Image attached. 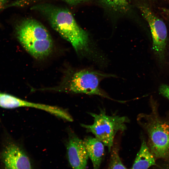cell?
<instances>
[{"label": "cell", "mask_w": 169, "mask_h": 169, "mask_svg": "<svg viewBox=\"0 0 169 169\" xmlns=\"http://www.w3.org/2000/svg\"><path fill=\"white\" fill-rule=\"evenodd\" d=\"M159 93L169 100V85L163 84L159 87Z\"/></svg>", "instance_id": "9a60e30c"}, {"label": "cell", "mask_w": 169, "mask_h": 169, "mask_svg": "<svg viewBox=\"0 0 169 169\" xmlns=\"http://www.w3.org/2000/svg\"><path fill=\"white\" fill-rule=\"evenodd\" d=\"M89 113L93 118V123L89 125L81 124V126L93 134L110 152L116 134L119 131L126 130V123H129V119L125 116L107 115L104 109H100L99 114Z\"/></svg>", "instance_id": "277c9868"}, {"label": "cell", "mask_w": 169, "mask_h": 169, "mask_svg": "<svg viewBox=\"0 0 169 169\" xmlns=\"http://www.w3.org/2000/svg\"><path fill=\"white\" fill-rule=\"evenodd\" d=\"M167 11H168V13H169V10H167Z\"/></svg>", "instance_id": "ac0fdd59"}, {"label": "cell", "mask_w": 169, "mask_h": 169, "mask_svg": "<svg viewBox=\"0 0 169 169\" xmlns=\"http://www.w3.org/2000/svg\"><path fill=\"white\" fill-rule=\"evenodd\" d=\"M16 37L23 48L32 56L42 59L48 56L53 48L49 32L41 23L31 18L21 20L16 25Z\"/></svg>", "instance_id": "3957f363"}, {"label": "cell", "mask_w": 169, "mask_h": 169, "mask_svg": "<svg viewBox=\"0 0 169 169\" xmlns=\"http://www.w3.org/2000/svg\"><path fill=\"white\" fill-rule=\"evenodd\" d=\"M5 169H32L30 161L24 151L16 143L8 142L2 153Z\"/></svg>", "instance_id": "52a82bcc"}, {"label": "cell", "mask_w": 169, "mask_h": 169, "mask_svg": "<svg viewBox=\"0 0 169 169\" xmlns=\"http://www.w3.org/2000/svg\"><path fill=\"white\" fill-rule=\"evenodd\" d=\"M30 9L42 15L52 28L71 44L77 53H89L88 33L78 24L69 9L46 2L33 5Z\"/></svg>", "instance_id": "6da1fadb"}, {"label": "cell", "mask_w": 169, "mask_h": 169, "mask_svg": "<svg viewBox=\"0 0 169 169\" xmlns=\"http://www.w3.org/2000/svg\"><path fill=\"white\" fill-rule=\"evenodd\" d=\"M103 7L113 13L125 14L129 12L131 6L127 0H98Z\"/></svg>", "instance_id": "8fae6325"}, {"label": "cell", "mask_w": 169, "mask_h": 169, "mask_svg": "<svg viewBox=\"0 0 169 169\" xmlns=\"http://www.w3.org/2000/svg\"><path fill=\"white\" fill-rule=\"evenodd\" d=\"M52 0H17L9 3L8 7H21L32 6L35 4ZM63 1L70 6H75L91 0H58Z\"/></svg>", "instance_id": "4fadbf2b"}, {"label": "cell", "mask_w": 169, "mask_h": 169, "mask_svg": "<svg viewBox=\"0 0 169 169\" xmlns=\"http://www.w3.org/2000/svg\"><path fill=\"white\" fill-rule=\"evenodd\" d=\"M67 156L73 169H86L89 156L84 140L76 136L70 138L67 145Z\"/></svg>", "instance_id": "ba28073f"}, {"label": "cell", "mask_w": 169, "mask_h": 169, "mask_svg": "<svg viewBox=\"0 0 169 169\" xmlns=\"http://www.w3.org/2000/svg\"><path fill=\"white\" fill-rule=\"evenodd\" d=\"M151 111L141 113L137 121L146 132L148 147L156 160L169 159V114L160 116L157 101L152 97L150 100Z\"/></svg>", "instance_id": "7a4b0ae2"}, {"label": "cell", "mask_w": 169, "mask_h": 169, "mask_svg": "<svg viewBox=\"0 0 169 169\" xmlns=\"http://www.w3.org/2000/svg\"><path fill=\"white\" fill-rule=\"evenodd\" d=\"M110 152L108 169H127L121 161L117 145H113Z\"/></svg>", "instance_id": "5bb4252c"}, {"label": "cell", "mask_w": 169, "mask_h": 169, "mask_svg": "<svg viewBox=\"0 0 169 169\" xmlns=\"http://www.w3.org/2000/svg\"><path fill=\"white\" fill-rule=\"evenodd\" d=\"M93 169H99L105 154L104 145L96 138L89 136L84 140Z\"/></svg>", "instance_id": "9c48e42d"}, {"label": "cell", "mask_w": 169, "mask_h": 169, "mask_svg": "<svg viewBox=\"0 0 169 169\" xmlns=\"http://www.w3.org/2000/svg\"><path fill=\"white\" fill-rule=\"evenodd\" d=\"M113 75L90 69H84L73 74L65 83L66 90L74 93L95 95L112 99L100 89V84L103 79Z\"/></svg>", "instance_id": "5b68a950"}, {"label": "cell", "mask_w": 169, "mask_h": 169, "mask_svg": "<svg viewBox=\"0 0 169 169\" xmlns=\"http://www.w3.org/2000/svg\"><path fill=\"white\" fill-rule=\"evenodd\" d=\"M137 6L148 23L152 38V49L160 61L164 60L167 38L166 27L146 3H139Z\"/></svg>", "instance_id": "8992f818"}, {"label": "cell", "mask_w": 169, "mask_h": 169, "mask_svg": "<svg viewBox=\"0 0 169 169\" xmlns=\"http://www.w3.org/2000/svg\"><path fill=\"white\" fill-rule=\"evenodd\" d=\"M28 102L13 95L0 92V107L12 109L22 107H27Z\"/></svg>", "instance_id": "7c38bea8"}, {"label": "cell", "mask_w": 169, "mask_h": 169, "mask_svg": "<svg viewBox=\"0 0 169 169\" xmlns=\"http://www.w3.org/2000/svg\"><path fill=\"white\" fill-rule=\"evenodd\" d=\"M9 0H0V12L6 8L8 4Z\"/></svg>", "instance_id": "e0dca14e"}, {"label": "cell", "mask_w": 169, "mask_h": 169, "mask_svg": "<svg viewBox=\"0 0 169 169\" xmlns=\"http://www.w3.org/2000/svg\"><path fill=\"white\" fill-rule=\"evenodd\" d=\"M156 160L150 151L145 138H142L141 147L132 169H148L151 166L157 165Z\"/></svg>", "instance_id": "30bf717a"}, {"label": "cell", "mask_w": 169, "mask_h": 169, "mask_svg": "<svg viewBox=\"0 0 169 169\" xmlns=\"http://www.w3.org/2000/svg\"><path fill=\"white\" fill-rule=\"evenodd\" d=\"M161 160V163H157V165L155 166L157 169H169V159Z\"/></svg>", "instance_id": "2e32d148"}]
</instances>
